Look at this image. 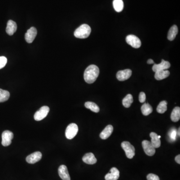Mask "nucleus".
Here are the masks:
<instances>
[{
    "label": "nucleus",
    "instance_id": "a211bd4d",
    "mask_svg": "<svg viewBox=\"0 0 180 180\" xmlns=\"http://www.w3.org/2000/svg\"><path fill=\"white\" fill-rule=\"evenodd\" d=\"M150 136L151 138V143L155 148H158L161 146V140L158 138V135L154 132L151 133Z\"/></svg>",
    "mask_w": 180,
    "mask_h": 180
},
{
    "label": "nucleus",
    "instance_id": "cd10ccee",
    "mask_svg": "<svg viewBox=\"0 0 180 180\" xmlns=\"http://www.w3.org/2000/svg\"><path fill=\"white\" fill-rule=\"evenodd\" d=\"M7 63V59L4 56L0 57V69L3 68L6 65Z\"/></svg>",
    "mask_w": 180,
    "mask_h": 180
},
{
    "label": "nucleus",
    "instance_id": "412c9836",
    "mask_svg": "<svg viewBox=\"0 0 180 180\" xmlns=\"http://www.w3.org/2000/svg\"><path fill=\"white\" fill-rule=\"evenodd\" d=\"M172 121L174 122H177L179 121L180 119V108L179 107H175L173 110L171 115Z\"/></svg>",
    "mask_w": 180,
    "mask_h": 180
},
{
    "label": "nucleus",
    "instance_id": "39448f33",
    "mask_svg": "<svg viewBox=\"0 0 180 180\" xmlns=\"http://www.w3.org/2000/svg\"><path fill=\"white\" fill-rule=\"evenodd\" d=\"M14 138V134L10 131H5L2 135V144L4 147H7L12 143V139Z\"/></svg>",
    "mask_w": 180,
    "mask_h": 180
},
{
    "label": "nucleus",
    "instance_id": "a878e982",
    "mask_svg": "<svg viewBox=\"0 0 180 180\" xmlns=\"http://www.w3.org/2000/svg\"><path fill=\"white\" fill-rule=\"evenodd\" d=\"M10 94L8 91L0 89V103L6 102L10 98Z\"/></svg>",
    "mask_w": 180,
    "mask_h": 180
},
{
    "label": "nucleus",
    "instance_id": "1a4fd4ad",
    "mask_svg": "<svg viewBox=\"0 0 180 180\" xmlns=\"http://www.w3.org/2000/svg\"><path fill=\"white\" fill-rule=\"evenodd\" d=\"M37 34V31L35 27H31L29 29L25 35V38L26 42L28 43H32L35 40Z\"/></svg>",
    "mask_w": 180,
    "mask_h": 180
},
{
    "label": "nucleus",
    "instance_id": "f03ea898",
    "mask_svg": "<svg viewBox=\"0 0 180 180\" xmlns=\"http://www.w3.org/2000/svg\"><path fill=\"white\" fill-rule=\"evenodd\" d=\"M91 32V27L88 25L83 24L75 30L74 36L79 39H85L90 36Z\"/></svg>",
    "mask_w": 180,
    "mask_h": 180
},
{
    "label": "nucleus",
    "instance_id": "c85d7f7f",
    "mask_svg": "<svg viewBox=\"0 0 180 180\" xmlns=\"http://www.w3.org/2000/svg\"><path fill=\"white\" fill-rule=\"evenodd\" d=\"M147 179L148 180H160L159 177L154 174H149L147 175Z\"/></svg>",
    "mask_w": 180,
    "mask_h": 180
},
{
    "label": "nucleus",
    "instance_id": "20e7f679",
    "mask_svg": "<svg viewBox=\"0 0 180 180\" xmlns=\"http://www.w3.org/2000/svg\"><path fill=\"white\" fill-rule=\"evenodd\" d=\"M78 127L75 123H71L68 126L65 132L66 138L69 140L73 139L78 132Z\"/></svg>",
    "mask_w": 180,
    "mask_h": 180
},
{
    "label": "nucleus",
    "instance_id": "473e14b6",
    "mask_svg": "<svg viewBox=\"0 0 180 180\" xmlns=\"http://www.w3.org/2000/svg\"><path fill=\"white\" fill-rule=\"evenodd\" d=\"M148 64H154V62L152 59H149L147 61Z\"/></svg>",
    "mask_w": 180,
    "mask_h": 180
},
{
    "label": "nucleus",
    "instance_id": "9d476101",
    "mask_svg": "<svg viewBox=\"0 0 180 180\" xmlns=\"http://www.w3.org/2000/svg\"><path fill=\"white\" fill-rule=\"evenodd\" d=\"M42 158V154L41 152H34L27 156L26 158V161L28 163L33 164L37 162H39L40 160H41Z\"/></svg>",
    "mask_w": 180,
    "mask_h": 180
},
{
    "label": "nucleus",
    "instance_id": "4be33fe9",
    "mask_svg": "<svg viewBox=\"0 0 180 180\" xmlns=\"http://www.w3.org/2000/svg\"><path fill=\"white\" fill-rule=\"evenodd\" d=\"M142 113L144 116H148L153 112V108L148 103H145L141 107Z\"/></svg>",
    "mask_w": 180,
    "mask_h": 180
},
{
    "label": "nucleus",
    "instance_id": "f8f14e48",
    "mask_svg": "<svg viewBox=\"0 0 180 180\" xmlns=\"http://www.w3.org/2000/svg\"><path fill=\"white\" fill-rule=\"evenodd\" d=\"M170 67H171V64L168 61H166L162 59L161 63L159 64H154L153 65L152 69L154 72H156L158 71H161V70H166L170 68Z\"/></svg>",
    "mask_w": 180,
    "mask_h": 180
},
{
    "label": "nucleus",
    "instance_id": "bb28decb",
    "mask_svg": "<svg viewBox=\"0 0 180 180\" xmlns=\"http://www.w3.org/2000/svg\"><path fill=\"white\" fill-rule=\"evenodd\" d=\"M167 110V102L163 101L160 103L157 108V111L160 114H164Z\"/></svg>",
    "mask_w": 180,
    "mask_h": 180
},
{
    "label": "nucleus",
    "instance_id": "6e6552de",
    "mask_svg": "<svg viewBox=\"0 0 180 180\" xmlns=\"http://www.w3.org/2000/svg\"><path fill=\"white\" fill-rule=\"evenodd\" d=\"M142 146L146 154L149 156L154 155L156 152V150L151 142L147 140L143 141L142 142Z\"/></svg>",
    "mask_w": 180,
    "mask_h": 180
},
{
    "label": "nucleus",
    "instance_id": "9b49d317",
    "mask_svg": "<svg viewBox=\"0 0 180 180\" xmlns=\"http://www.w3.org/2000/svg\"><path fill=\"white\" fill-rule=\"evenodd\" d=\"M131 70L130 69H126L117 72V78L119 81H124L131 77L132 75Z\"/></svg>",
    "mask_w": 180,
    "mask_h": 180
},
{
    "label": "nucleus",
    "instance_id": "c756f323",
    "mask_svg": "<svg viewBox=\"0 0 180 180\" xmlns=\"http://www.w3.org/2000/svg\"><path fill=\"white\" fill-rule=\"evenodd\" d=\"M146 99V96L145 93L142 92L139 94V101L141 103H144L145 102Z\"/></svg>",
    "mask_w": 180,
    "mask_h": 180
},
{
    "label": "nucleus",
    "instance_id": "0eeeda50",
    "mask_svg": "<svg viewBox=\"0 0 180 180\" xmlns=\"http://www.w3.org/2000/svg\"><path fill=\"white\" fill-rule=\"evenodd\" d=\"M126 42L131 46L133 48L138 49L141 46V42L139 38L133 35H130L127 36L126 38Z\"/></svg>",
    "mask_w": 180,
    "mask_h": 180
},
{
    "label": "nucleus",
    "instance_id": "b1692460",
    "mask_svg": "<svg viewBox=\"0 0 180 180\" xmlns=\"http://www.w3.org/2000/svg\"><path fill=\"white\" fill-rule=\"evenodd\" d=\"M85 106L86 108L88 109L91 110L92 112L95 113H98L100 111V108L96 104L93 102H87L85 104Z\"/></svg>",
    "mask_w": 180,
    "mask_h": 180
},
{
    "label": "nucleus",
    "instance_id": "4468645a",
    "mask_svg": "<svg viewBox=\"0 0 180 180\" xmlns=\"http://www.w3.org/2000/svg\"><path fill=\"white\" fill-rule=\"evenodd\" d=\"M120 177V172L116 168L113 167L111 169L110 172L106 175V180H117Z\"/></svg>",
    "mask_w": 180,
    "mask_h": 180
},
{
    "label": "nucleus",
    "instance_id": "f704fd0d",
    "mask_svg": "<svg viewBox=\"0 0 180 180\" xmlns=\"http://www.w3.org/2000/svg\"><path fill=\"white\" fill-rule=\"evenodd\" d=\"M158 138L160 139L161 138V136H158Z\"/></svg>",
    "mask_w": 180,
    "mask_h": 180
},
{
    "label": "nucleus",
    "instance_id": "aec40b11",
    "mask_svg": "<svg viewBox=\"0 0 180 180\" xmlns=\"http://www.w3.org/2000/svg\"><path fill=\"white\" fill-rule=\"evenodd\" d=\"M178 33V28L176 25H173L170 29L168 34V39L169 41H173Z\"/></svg>",
    "mask_w": 180,
    "mask_h": 180
},
{
    "label": "nucleus",
    "instance_id": "7ed1b4c3",
    "mask_svg": "<svg viewBox=\"0 0 180 180\" xmlns=\"http://www.w3.org/2000/svg\"><path fill=\"white\" fill-rule=\"evenodd\" d=\"M123 149L125 151V154L128 158L132 159L135 155V149L133 146L130 142L124 141L121 144Z\"/></svg>",
    "mask_w": 180,
    "mask_h": 180
},
{
    "label": "nucleus",
    "instance_id": "6ab92c4d",
    "mask_svg": "<svg viewBox=\"0 0 180 180\" xmlns=\"http://www.w3.org/2000/svg\"><path fill=\"white\" fill-rule=\"evenodd\" d=\"M170 74V72L167 70L158 71L155 72V78L156 80L160 81V80H163L164 79L168 77Z\"/></svg>",
    "mask_w": 180,
    "mask_h": 180
},
{
    "label": "nucleus",
    "instance_id": "393cba45",
    "mask_svg": "<svg viewBox=\"0 0 180 180\" xmlns=\"http://www.w3.org/2000/svg\"><path fill=\"white\" fill-rule=\"evenodd\" d=\"M133 102V98L131 94H128L123 100L122 103L125 108H128L131 106Z\"/></svg>",
    "mask_w": 180,
    "mask_h": 180
},
{
    "label": "nucleus",
    "instance_id": "f3484780",
    "mask_svg": "<svg viewBox=\"0 0 180 180\" xmlns=\"http://www.w3.org/2000/svg\"><path fill=\"white\" fill-rule=\"evenodd\" d=\"M113 131V127L111 125H108L105 128L104 130L101 133L100 137L103 140H106L111 136Z\"/></svg>",
    "mask_w": 180,
    "mask_h": 180
},
{
    "label": "nucleus",
    "instance_id": "2f4dec72",
    "mask_svg": "<svg viewBox=\"0 0 180 180\" xmlns=\"http://www.w3.org/2000/svg\"><path fill=\"white\" fill-rule=\"evenodd\" d=\"M175 161L178 164H180V155H178L175 158Z\"/></svg>",
    "mask_w": 180,
    "mask_h": 180
},
{
    "label": "nucleus",
    "instance_id": "423d86ee",
    "mask_svg": "<svg viewBox=\"0 0 180 180\" xmlns=\"http://www.w3.org/2000/svg\"><path fill=\"white\" fill-rule=\"evenodd\" d=\"M50 111V108L48 106H43L39 111H37L34 115V119L37 121H40L45 118Z\"/></svg>",
    "mask_w": 180,
    "mask_h": 180
},
{
    "label": "nucleus",
    "instance_id": "ddd939ff",
    "mask_svg": "<svg viewBox=\"0 0 180 180\" xmlns=\"http://www.w3.org/2000/svg\"><path fill=\"white\" fill-rule=\"evenodd\" d=\"M58 173L59 176L63 180H71L67 166L62 165L58 169Z\"/></svg>",
    "mask_w": 180,
    "mask_h": 180
},
{
    "label": "nucleus",
    "instance_id": "dca6fc26",
    "mask_svg": "<svg viewBox=\"0 0 180 180\" xmlns=\"http://www.w3.org/2000/svg\"><path fill=\"white\" fill-rule=\"evenodd\" d=\"M17 29V25L16 22L12 20H9L7 23V33L10 36H12L16 32Z\"/></svg>",
    "mask_w": 180,
    "mask_h": 180
},
{
    "label": "nucleus",
    "instance_id": "5701e85b",
    "mask_svg": "<svg viewBox=\"0 0 180 180\" xmlns=\"http://www.w3.org/2000/svg\"><path fill=\"white\" fill-rule=\"evenodd\" d=\"M114 8L117 12H121L124 8V3L123 0H114Z\"/></svg>",
    "mask_w": 180,
    "mask_h": 180
},
{
    "label": "nucleus",
    "instance_id": "f257e3e1",
    "mask_svg": "<svg viewBox=\"0 0 180 180\" xmlns=\"http://www.w3.org/2000/svg\"><path fill=\"white\" fill-rule=\"evenodd\" d=\"M99 68L95 65H91L88 67L84 72L85 82L88 84H92L95 82L99 76Z\"/></svg>",
    "mask_w": 180,
    "mask_h": 180
},
{
    "label": "nucleus",
    "instance_id": "2eb2a0df",
    "mask_svg": "<svg viewBox=\"0 0 180 180\" xmlns=\"http://www.w3.org/2000/svg\"><path fill=\"white\" fill-rule=\"evenodd\" d=\"M83 161L89 165H93L96 163L97 160L92 153H87L83 157Z\"/></svg>",
    "mask_w": 180,
    "mask_h": 180
},
{
    "label": "nucleus",
    "instance_id": "7c9ffc66",
    "mask_svg": "<svg viewBox=\"0 0 180 180\" xmlns=\"http://www.w3.org/2000/svg\"><path fill=\"white\" fill-rule=\"evenodd\" d=\"M176 136V130L173 129L170 133V137L173 140H175Z\"/></svg>",
    "mask_w": 180,
    "mask_h": 180
},
{
    "label": "nucleus",
    "instance_id": "72a5a7b5",
    "mask_svg": "<svg viewBox=\"0 0 180 180\" xmlns=\"http://www.w3.org/2000/svg\"><path fill=\"white\" fill-rule=\"evenodd\" d=\"M180 128H179V129H178V135H179V136H180Z\"/></svg>",
    "mask_w": 180,
    "mask_h": 180
}]
</instances>
